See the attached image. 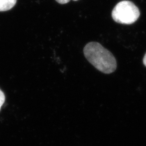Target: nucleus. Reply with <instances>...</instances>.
<instances>
[{
  "label": "nucleus",
  "instance_id": "nucleus-1",
  "mask_svg": "<svg viewBox=\"0 0 146 146\" xmlns=\"http://www.w3.org/2000/svg\"><path fill=\"white\" fill-rule=\"evenodd\" d=\"M84 53L87 60L102 73H113L117 67L115 57L99 43L89 42L84 47Z\"/></svg>",
  "mask_w": 146,
  "mask_h": 146
},
{
  "label": "nucleus",
  "instance_id": "nucleus-2",
  "mask_svg": "<svg viewBox=\"0 0 146 146\" xmlns=\"http://www.w3.org/2000/svg\"><path fill=\"white\" fill-rule=\"evenodd\" d=\"M140 15L139 8L129 1H122L115 5L111 16L114 21L123 25H131L135 22Z\"/></svg>",
  "mask_w": 146,
  "mask_h": 146
},
{
  "label": "nucleus",
  "instance_id": "nucleus-3",
  "mask_svg": "<svg viewBox=\"0 0 146 146\" xmlns=\"http://www.w3.org/2000/svg\"><path fill=\"white\" fill-rule=\"evenodd\" d=\"M17 0H0V11H9L16 3Z\"/></svg>",
  "mask_w": 146,
  "mask_h": 146
},
{
  "label": "nucleus",
  "instance_id": "nucleus-4",
  "mask_svg": "<svg viewBox=\"0 0 146 146\" xmlns=\"http://www.w3.org/2000/svg\"><path fill=\"white\" fill-rule=\"evenodd\" d=\"M5 102V95L4 93L0 89V110L2 105Z\"/></svg>",
  "mask_w": 146,
  "mask_h": 146
},
{
  "label": "nucleus",
  "instance_id": "nucleus-5",
  "mask_svg": "<svg viewBox=\"0 0 146 146\" xmlns=\"http://www.w3.org/2000/svg\"><path fill=\"white\" fill-rule=\"evenodd\" d=\"M56 2H58V3L60 4H62V5H64V4H66L68 3L70 0H55Z\"/></svg>",
  "mask_w": 146,
  "mask_h": 146
},
{
  "label": "nucleus",
  "instance_id": "nucleus-6",
  "mask_svg": "<svg viewBox=\"0 0 146 146\" xmlns=\"http://www.w3.org/2000/svg\"><path fill=\"white\" fill-rule=\"evenodd\" d=\"M143 63L144 65L146 67V54L145 55V56L143 58Z\"/></svg>",
  "mask_w": 146,
  "mask_h": 146
},
{
  "label": "nucleus",
  "instance_id": "nucleus-7",
  "mask_svg": "<svg viewBox=\"0 0 146 146\" xmlns=\"http://www.w3.org/2000/svg\"><path fill=\"white\" fill-rule=\"evenodd\" d=\"M73 1H78V0H73Z\"/></svg>",
  "mask_w": 146,
  "mask_h": 146
}]
</instances>
